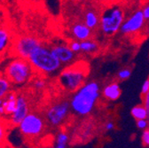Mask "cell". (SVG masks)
Returning <instances> with one entry per match:
<instances>
[{
	"instance_id": "cell-17",
	"label": "cell",
	"mask_w": 149,
	"mask_h": 148,
	"mask_svg": "<svg viewBox=\"0 0 149 148\" xmlns=\"http://www.w3.org/2000/svg\"><path fill=\"white\" fill-rule=\"evenodd\" d=\"M12 89V83L5 76H0V99H4L6 97Z\"/></svg>"
},
{
	"instance_id": "cell-21",
	"label": "cell",
	"mask_w": 149,
	"mask_h": 148,
	"mask_svg": "<svg viewBox=\"0 0 149 148\" xmlns=\"http://www.w3.org/2000/svg\"><path fill=\"white\" fill-rule=\"evenodd\" d=\"M6 124L5 122L2 120V118H0V145H1L6 137Z\"/></svg>"
},
{
	"instance_id": "cell-11",
	"label": "cell",
	"mask_w": 149,
	"mask_h": 148,
	"mask_svg": "<svg viewBox=\"0 0 149 148\" xmlns=\"http://www.w3.org/2000/svg\"><path fill=\"white\" fill-rule=\"evenodd\" d=\"M51 51L59 61L64 65L71 63L76 57V52L71 50L69 45L66 44H56L51 48Z\"/></svg>"
},
{
	"instance_id": "cell-15",
	"label": "cell",
	"mask_w": 149,
	"mask_h": 148,
	"mask_svg": "<svg viewBox=\"0 0 149 148\" xmlns=\"http://www.w3.org/2000/svg\"><path fill=\"white\" fill-rule=\"evenodd\" d=\"M11 43V35L4 28H0V55L6 51Z\"/></svg>"
},
{
	"instance_id": "cell-14",
	"label": "cell",
	"mask_w": 149,
	"mask_h": 148,
	"mask_svg": "<svg viewBox=\"0 0 149 148\" xmlns=\"http://www.w3.org/2000/svg\"><path fill=\"white\" fill-rule=\"evenodd\" d=\"M17 95L14 92H10V93L5 97V109H6V117L10 116L16 108L17 106Z\"/></svg>"
},
{
	"instance_id": "cell-1",
	"label": "cell",
	"mask_w": 149,
	"mask_h": 148,
	"mask_svg": "<svg viewBox=\"0 0 149 148\" xmlns=\"http://www.w3.org/2000/svg\"><path fill=\"white\" fill-rule=\"evenodd\" d=\"M100 97V84L91 81L82 85L74 92L70 100V107L77 115H87L93 110Z\"/></svg>"
},
{
	"instance_id": "cell-16",
	"label": "cell",
	"mask_w": 149,
	"mask_h": 148,
	"mask_svg": "<svg viewBox=\"0 0 149 148\" xmlns=\"http://www.w3.org/2000/svg\"><path fill=\"white\" fill-rule=\"evenodd\" d=\"M100 17L94 11H88L84 15V24L91 29L95 28L100 23Z\"/></svg>"
},
{
	"instance_id": "cell-22",
	"label": "cell",
	"mask_w": 149,
	"mask_h": 148,
	"mask_svg": "<svg viewBox=\"0 0 149 148\" xmlns=\"http://www.w3.org/2000/svg\"><path fill=\"white\" fill-rule=\"evenodd\" d=\"M130 76H132V71L128 68L122 69L118 72V78L121 80H126V79L130 78Z\"/></svg>"
},
{
	"instance_id": "cell-3",
	"label": "cell",
	"mask_w": 149,
	"mask_h": 148,
	"mask_svg": "<svg viewBox=\"0 0 149 148\" xmlns=\"http://www.w3.org/2000/svg\"><path fill=\"white\" fill-rule=\"evenodd\" d=\"M29 62L33 69L45 75H51L61 69L62 64L56 58L51 49L40 44L29 56Z\"/></svg>"
},
{
	"instance_id": "cell-29",
	"label": "cell",
	"mask_w": 149,
	"mask_h": 148,
	"mask_svg": "<svg viewBox=\"0 0 149 148\" xmlns=\"http://www.w3.org/2000/svg\"><path fill=\"white\" fill-rule=\"evenodd\" d=\"M142 12H143V15L145 17V20L146 21H149V4L144 7Z\"/></svg>"
},
{
	"instance_id": "cell-25",
	"label": "cell",
	"mask_w": 149,
	"mask_h": 148,
	"mask_svg": "<svg viewBox=\"0 0 149 148\" xmlns=\"http://www.w3.org/2000/svg\"><path fill=\"white\" fill-rule=\"evenodd\" d=\"M6 109H5V98L0 99V118L6 117Z\"/></svg>"
},
{
	"instance_id": "cell-8",
	"label": "cell",
	"mask_w": 149,
	"mask_h": 148,
	"mask_svg": "<svg viewBox=\"0 0 149 148\" xmlns=\"http://www.w3.org/2000/svg\"><path fill=\"white\" fill-rule=\"evenodd\" d=\"M40 44L41 43L33 36H21V38L15 40V43L13 44V53L15 57H20L28 60L30 53Z\"/></svg>"
},
{
	"instance_id": "cell-5",
	"label": "cell",
	"mask_w": 149,
	"mask_h": 148,
	"mask_svg": "<svg viewBox=\"0 0 149 148\" xmlns=\"http://www.w3.org/2000/svg\"><path fill=\"white\" fill-rule=\"evenodd\" d=\"M124 22V13L119 6H113L105 10L100 19V29L106 35L117 33Z\"/></svg>"
},
{
	"instance_id": "cell-32",
	"label": "cell",
	"mask_w": 149,
	"mask_h": 148,
	"mask_svg": "<svg viewBox=\"0 0 149 148\" xmlns=\"http://www.w3.org/2000/svg\"><path fill=\"white\" fill-rule=\"evenodd\" d=\"M99 1H100V2H107V1H109V0H99Z\"/></svg>"
},
{
	"instance_id": "cell-9",
	"label": "cell",
	"mask_w": 149,
	"mask_h": 148,
	"mask_svg": "<svg viewBox=\"0 0 149 148\" xmlns=\"http://www.w3.org/2000/svg\"><path fill=\"white\" fill-rule=\"evenodd\" d=\"M145 17L143 15L142 11H137L135 12L129 19L123 22V23L121 26L120 31L123 35H129L133 34L140 29H142L144 24H145Z\"/></svg>"
},
{
	"instance_id": "cell-27",
	"label": "cell",
	"mask_w": 149,
	"mask_h": 148,
	"mask_svg": "<svg viewBox=\"0 0 149 148\" xmlns=\"http://www.w3.org/2000/svg\"><path fill=\"white\" fill-rule=\"evenodd\" d=\"M142 140H143V143L146 145H149V131L148 129H146L143 132V135H142Z\"/></svg>"
},
{
	"instance_id": "cell-26",
	"label": "cell",
	"mask_w": 149,
	"mask_h": 148,
	"mask_svg": "<svg viewBox=\"0 0 149 148\" xmlns=\"http://www.w3.org/2000/svg\"><path fill=\"white\" fill-rule=\"evenodd\" d=\"M137 126L140 129H145L147 127V122L146 119H139L137 121Z\"/></svg>"
},
{
	"instance_id": "cell-2",
	"label": "cell",
	"mask_w": 149,
	"mask_h": 148,
	"mask_svg": "<svg viewBox=\"0 0 149 148\" xmlns=\"http://www.w3.org/2000/svg\"><path fill=\"white\" fill-rule=\"evenodd\" d=\"M89 74V65L84 61H77L65 67L59 76V83L66 90L74 92L84 84Z\"/></svg>"
},
{
	"instance_id": "cell-12",
	"label": "cell",
	"mask_w": 149,
	"mask_h": 148,
	"mask_svg": "<svg viewBox=\"0 0 149 148\" xmlns=\"http://www.w3.org/2000/svg\"><path fill=\"white\" fill-rule=\"evenodd\" d=\"M72 35L77 40L84 41L90 38L91 35V29L87 27L85 24L82 23H77L72 27Z\"/></svg>"
},
{
	"instance_id": "cell-6",
	"label": "cell",
	"mask_w": 149,
	"mask_h": 148,
	"mask_svg": "<svg viewBox=\"0 0 149 148\" xmlns=\"http://www.w3.org/2000/svg\"><path fill=\"white\" fill-rule=\"evenodd\" d=\"M18 126L20 131L24 136L36 138L44 131L45 122L39 115L29 113Z\"/></svg>"
},
{
	"instance_id": "cell-13",
	"label": "cell",
	"mask_w": 149,
	"mask_h": 148,
	"mask_svg": "<svg viewBox=\"0 0 149 148\" xmlns=\"http://www.w3.org/2000/svg\"><path fill=\"white\" fill-rule=\"evenodd\" d=\"M121 94H122V90L117 83H112L107 85L103 90L104 97L111 101L117 100L120 98Z\"/></svg>"
},
{
	"instance_id": "cell-24",
	"label": "cell",
	"mask_w": 149,
	"mask_h": 148,
	"mask_svg": "<svg viewBox=\"0 0 149 148\" xmlns=\"http://www.w3.org/2000/svg\"><path fill=\"white\" fill-rule=\"evenodd\" d=\"M69 47L71 48V50L74 51V52H79L81 51V44H80V42L77 41H72L69 44Z\"/></svg>"
},
{
	"instance_id": "cell-19",
	"label": "cell",
	"mask_w": 149,
	"mask_h": 148,
	"mask_svg": "<svg viewBox=\"0 0 149 148\" xmlns=\"http://www.w3.org/2000/svg\"><path fill=\"white\" fill-rule=\"evenodd\" d=\"M68 142V135L65 131H61L57 134L54 148H67Z\"/></svg>"
},
{
	"instance_id": "cell-20",
	"label": "cell",
	"mask_w": 149,
	"mask_h": 148,
	"mask_svg": "<svg viewBox=\"0 0 149 148\" xmlns=\"http://www.w3.org/2000/svg\"><path fill=\"white\" fill-rule=\"evenodd\" d=\"M132 115L137 120L146 119L147 117V115H148V111L146 109L145 106H134L132 109Z\"/></svg>"
},
{
	"instance_id": "cell-28",
	"label": "cell",
	"mask_w": 149,
	"mask_h": 148,
	"mask_svg": "<svg viewBox=\"0 0 149 148\" xmlns=\"http://www.w3.org/2000/svg\"><path fill=\"white\" fill-rule=\"evenodd\" d=\"M141 92L143 94H146L147 92H149V80H146L141 87Z\"/></svg>"
},
{
	"instance_id": "cell-4",
	"label": "cell",
	"mask_w": 149,
	"mask_h": 148,
	"mask_svg": "<svg viewBox=\"0 0 149 148\" xmlns=\"http://www.w3.org/2000/svg\"><path fill=\"white\" fill-rule=\"evenodd\" d=\"M33 67L28 60L15 57L11 60L5 68V76L15 85H22L33 76Z\"/></svg>"
},
{
	"instance_id": "cell-10",
	"label": "cell",
	"mask_w": 149,
	"mask_h": 148,
	"mask_svg": "<svg viewBox=\"0 0 149 148\" xmlns=\"http://www.w3.org/2000/svg\"><path fill=\"white\" fill-rule=\"evenodd\" d=\"M29 113V106L27 99L23 95L18 96L16 108L14 110V112L9 116L8 122L13 126H18Z\"/></svg>"
},
{
	"instance_id": "cell-18",
	"label": "cell",
	"mask_w": 149,
	"mask_h": 148,
	"mask_svg": "<svg viewBox=\"0 0 149 148\" xmlns=\"http://www.w3.org/2000/svg\"><path fill=\"white\" fill-rule=\"evenodd\" d=\"M80 44H81V51L85 53H92L98 50L97 43L90 39L81 41Z\"/></svg>"
},
{
	"instance_id": "cell-30",
	"label": "cell",
	"mask_w": 149,
	"mask_h": 148,
	"mask_svg": "<svg viewBox=\"0 0 149 148\" xmlns=\"http://www.w3.org/2000/svg\"><path fill=\"white\" fill-rule=\"evenodd\" d=\"M115 128V123L112 122H108L105 124V129L107 131H113Z\"/></svg>"
},
{
	"instance_id": "cell-31",
	"label": "cell",
	"mask_w": 149,
	"mask_h": 148,
	"mask_svg": "<svg viewBox=\"0 0 149 148\" xmlns=\"http://www.w3.org/2000/svg\"><path fill=\"white\" fill-rule=\"evenodd\" d=\"M146 109L148 111L149 113V92H147V93L146 94V98H145V106Z\"/></svg>"
},
{
	"instance_id": "cell-7",
	"label": "cell",
	"mask_w": 149,
	"mask_h": 148,
	"mask_svg": "<svg viewBox=\"0 0 149 148\" xmlns=\"http://www.w3.org/2000/svg\"><path fill=\"white\" fill-rule=\"evenodd\" d=\"M70 109V103L68 101H61L53 104L48 108L46 112L47 122L52 126H60L68 116Z\"/></svg>"
},
{
	"instance_id": "cell-23",
	"label": "cell",
	"mask_w": 149,
	"mask_h": 148,
	"mask_svg": "<svg viewBox=\"0 0 149 148\" xmlns=\"http://www.w3.org/2000/svg\"><path fill=\"white\" fill-rule=\"evenodd\" d=\"M45 86H46V81L43 78H38L34 82V87L38 90L45 89Z\"/></svg>"
}]
</instances>
